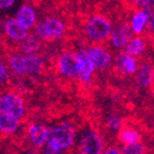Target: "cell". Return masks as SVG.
I'll use <instances>...</instances> for the list:
<instances>
[{
	"instance_id": "5",
	"label": "cell",
	"mask_w": 154,
	"mask_h": 154,
	"mask_svg": "<svg viewBox=\"0 0 154 154\" xmlns=\"http://www.w3.org/2000/svg\"><path fill=\"white\" fill-rule=\"evenodd\" d=\"M57 67H58L59 72L63 75H65V77H78V72H79V59H78V55L75 54V53H70V52L64 53L62 56L59 57Z\"/></svg>"
},
{
	"instance_id": "12",
	"label": "cell",
	"mask_w": 154,
	"mask_h": 154,
	"mask_svg": "<svg viewBox=\"0 0 154 154\" xmlns=\"http://www.w3.org/2000/svg\"><path fill=\"white\" fill-rule=\"evenodd\" d=\"M15 18L23 27H25L26 29H29L33 27V25L36 24L37 16L32 7L28 5H23L18 9Z\"/></svg>"
},
{
	"instance_id": "20",
	"label": "cell",
	"mask_w": 154,
	"mask_h": 154,
	"mask_svg": "<svg viewBox=\"0 0 154 154\" xmlns=\"http://www.w3.org/2000/svg\"><path fill=\"white\" fill-rule=\"evenodd\" d=\"M144 48H146V43H144L143 40L141 38H135L127 43L125 53L127 55H129V56L139 55L144 51Z\"/></svg>"
},
{
	"instance_id": "21",
	"label": "cell",
	"mask_w": 154,
	"mask_h": 154,
	"mask_svg": "<svg viewBox=\"0 0 154 154\" xmlns=\"http://www.w3.org/2000/svg\"><path fill=\"white\" fill-rule=\"evenodd\" d=\"M146 14L144 11H139L133 17L131 21V30L135 33H140L143 30L144 26L146 25Z\"/></svg>"
},
{
	"instance_id": "2",
	"label": "cell",
	"mask_w": 154,
	"mask_h": 154,
	"mask_svg": "<svg viewBox=\"0 0 154 154\" xmlns=\"http://www.w3.org/2000/svg\"><path fill=\"white\" fill-rule=\"evenodd\" d=\"M65 31V25L55 17H46L36 26L35 35L41 41H51L62 36Z\"/></svg>"
},
{
	"instance_id": "3",
	"label": "cell",
	"mask_w": 154,
	"mask_h": 154,
	"mask_svg": "<svg viewBox=\"0 0 154 154\" xmlns=\"http://www.w3.org/2000/svg\"><path fill=\"white\" fill-rule=\"evenodd\" d=\"M0 113H8L16 119L25 114V105L22 97L15 93L0 94Z\"/></svg>"
},
{
	"instance_id": "11",
	"label": "cell",
	"mask_w": 154,
	"mask_h": 154,
	"mask_svg": "<svg viewBox=\"0 0 154 154\" xmlns=\"http://www.w3.org/2000/svg\"><path fill=\"white\" fill-rule=\"evenodd\" d=\"M131 27L128 24H122L114 28L111 32V40L116 48H123L127 45L131 37Z\"/></svg>"
},
{
	"instance_id": "15",
	"label": "cell",
	"mask_w": 154,
	"mask_h": 154,
	"mask_svg": "<svg viewBox=\"0 0 154 154\" xmlns=\"http://www.w3.org/2000/svg\"><path fill=\"white\" fill-rule=\"evenodd\" d=\"M20 127V120L8 113H0V133L9 135L16 131Z\"/></svg>"
},
{
	"instance_id": "10",
	"label": "cell",
	"mask_w": 154,
	"mask_h": 154,
	"mask_svg": "<svg viewBox=\"0 0 154 154\" xmlns=\"http://www.w3.org/2000/svg\"><path fill=\"white\" fill-rule=\"evenodd\" d=\"M86 52H88V57L91 58L96 69H103L106 67H108L109 64L111 63L110 54L103 48L94 46Z\"/></svg>"
},
{
	"instance_id": "16",
	"label": "cell",
	"mask_w": 154,
	"mask_h": 154,
	"mask_svg": "<svg viewBox=\"0 0 154 154\" xmlns=\"http://www.w3.org/2000/svg\"><path fill=\"white\" fill-rule=\"evenodd\" d=\"M9 69L16 75H26L25 73V55L22 53H14L8 58Z\"/></svg>"
},
{
	"instance_id": "7",
	"label": "cell",
	"mask_w": 154,
	"mask_h": 154,
	"mask_svg": "<svg viewBox=\"0 0 154 154\" xmlns=\"http://www.w3.org/2000/svg\"><path fill=\"white\" fill-rule=\"evenodd\" d=\"M3 30L8 38L15 42H21L28 35V29L23 27L16 18H8L3 23Z\"/></svg>"
},
{
	"instance_id": "9",
	"label": "cell",
	"mask_w": 154,
	"mask_h": 154,
	"mask_svg": "<svg viewBox=\"0 0 154 154\" xmlns=\"http://www.w3.org/2000/svg\"><path fill=\"white\" fill-rule=\"evenodd\" d=\"M78 59H79V72H78V78L82 82H88L93 75V71L95 67L93 65L92 60L88 57V52L84 50H80L78 53Z\"/></svg>"
},
{
	"instance_id": "19",
	"label": "cell",
	"mask_w": 154,
	"mask_h": 154,
	"mask_svg": "<svg viewBox=\"0 0 154 154\" xmlns=\"http://www.w3.org/2000/svg\"><path fill=\"white\" fill-rule=\"evenodd\" d=\"M119 140L122 143H125V146H127V144H138L140 143L141 137L137 131L129 128H125L122 129L119 133Z\"/></svg>"
},
{
	"instance_id": "1",
	"label": "cell",
	"mask_w": 154,
	"mask_h": 154,
	"mask_svg": "<svg viewBox=\"0 0 154 154\" xmlns=\"http://www.w3.org/2000/svg\"><path fill=\"white\" fill-rule=\"evenodd\" d=\"M75 131L68 124H62L49 129V138L46 141L45 150L60 153L63 149L69 148L73 142Z\"/></svg>"
},
{
	"instance_id": "18",
	"label": "cell",
	"mask_w": 154,
	"mask_h": 154,
	"mask_svg": "<svg viewBox=\"0 0 154 154\" xmlns=\"http://www.w3.org/2000/svg\"><path fill=\"white\" fill-rule=\"evenodd\" d=\"M154 80V70L150 65H142L137 72V82L140 86L146 88Z\"/></svg>"
},
{
	"instance_id": "13",
	"label": "cell",
	"mask_w": 154,
	"mask_h": 154,
	"mask_svg": "<svg viewBox=\"0 0 154 154\" xmlns=\"http://www.w3.org/2000/svg\"><path fill=\"white\" fill-rule=\"evenodd\" d=\"M40 48L41 40L35 33H28L21 41V50L24 55H37Z\"/></svg>"
},
{
	"instance_id": "24",
	"label": "cell",
	"mask_w": 154,
	"mask_h": 154,
	"mask_svg": "<svg viewBox=\"0 0 154 154\" xmlns=\"http://www.w3.org/2000/svg\"><path fill=\"white\" fill-rule=\"evenodd\" d=\"M9 81V68L0 59V85L7 84Z\"/></svg>"
},
{
	"instance_id": "22",
	"label": "cell",
	"mask_w": 154,
	"mask_h": 154,
	"mask_svg": "<svg viewBox=\"0 0 154 154\" xmlns=\"http://www.w3.org/2000/svg\"><path fill=\"white\" fill-rule=\"evenodd\" d=\"M121 154H146V149L142 144H127L124 146Z\"/></svg>"
},
{
	"instance_id": "17",
	"label": "cell",
	"mask_w": 154,
	"mask_h": 154,
	"mask_svg": "<svg viewBox=\"0 0 154 154\" xmlns=\"http://www.w3.org/2000/svg\"><path fill=\"white\" fill-rule=\"evenodd\" d=\"M116 67L122 73H134L137 70L136 60L133 56H129L123 52L116 58Z\"/></svg>"
},
{
	"instance_id": "25",
	"label": "cell",
	"mask_w": 154,
	"mask_h": 154,
	"mask_svg": "<svg viewBox=\"0 0 154 154\" xmlns=\"http://www.w3.org/2000/svg\"><path fill=\"white\" fill-rule=\"evenodd\" d=\"M14 3H15L14 0H0V10L11 8Z\"/></svg>"
},
{
	"instance_id": "23",
	"label": "cell",
	"mask_w": 154,
	"mask_h": 154,
	"mask_svg": "<svg viewBox=\"0 0 154 154\" xmlns=\"http://www.w3.org/2000/svg\"><path fill=\"white\" fill-rule=\"evenodd\" d=\"M107 125L110 129H113V131H118L122 127V120L120 116H110L107 121Z\"/></svg>"
},
{
	"instance_id": "14",
	"label": "cell",
	"mask_w": 154,
	"mask_h": 154,
	"mask_svg": "<svg viewBox=\"0 0 154 154\" xmlns=\"http://www.w3.org/2000/svg\"><path fill=\"white\" fill-rule=\"evenodd\" d=\"M43 70V60L39 55H25L26 75H37Z\"/></svg>"
},
{
	"instance_id": "6",
	"label": "cell",
	"mask_w": 154,
	"mask_h": 154,
	"mask_svg": "<svg viewBox=\"0 0 154 154\" xmlns=\"http://www.w3.org/2000/svg\"><path fill=\"white\" fill-rule=\"evenodd\" d=\"M80 150L82 154H101L103 141L100 136L94 131H88L81 140Z\"/></svg>"
},
{
	"instance_id": "27",
	"label": "cell",
	"mask_w": 154,
	"mask_h": 154,
	"mask_svg": "<svg viewBox=\"0 0 154 154\" xmlns=\"http://www.w3.org/2000/svg\"><path fill=\"white\" fill-rule=\"evenodd\" d=\"M26 154H37V153H36V152L31 151V152H28V153H26Z\"/></svg>"
},
{
	"instance_id": "4",
	"label": "cell",
	"mask_w": 154,
	"mask_h": 154,
	"mask_svg": "<svg viewBox=\"0 0 154 154\" xmlns=\"http://www.w3.org/2000/svg\"><path fill=\"white\" fill-rule=\"evenodd\" d=\"M111 23L103 16L95 15L91 17L85 25L86 35L93 40H105L111 33Z\"/></svg>"
},
{
	"instance_id": "26",
	"label": "cell",
	"mask_w": 154,
	"mask_h": 154,
	"mask_svg": "<svg viewBox=\"0 0 154 154\" xmlns=\"http://www.w3.org/2000/svg\"><path fill=\"white\" fill-rule=\"evenodd\" d=\"M103 154H121V151H119L116 148H110V149L106 150Z\"/></svg>"
},
{
	"instance_id": "8",
	"label": "cell",
	"mask_w": 154,
	"mask_h": 154,
	"mask_svg": "<svg viewBox=\"0 0 154 154\" xmlns=\"http://www.w3.org/2000/svg\"><path fill=\"white\" fill-rule=\"evenodd\" d=\"M28 138L35 148H41L48 141L49 129L41 124H31L28 128Z\"/></svg>"
}]
</instances>
